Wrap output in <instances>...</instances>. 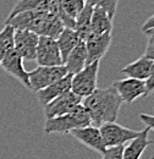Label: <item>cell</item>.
<instances>
[{
	"instance_id": "cell-1",
	"label": "cell",
	"mask_w": 154,
	"mask_h": 159,
	"mask_svg": "<svg viewBox=\"0 0 154 159\" xmlns=\"http://www.w3.org/2000/svg\"><path fill=\"white\" fill-rule=\"evenodd\" d=\"M122 103L114 86L97 88L92 94L82 99V105L88 111L92 125L97 127L105 122L116 121Z\"/></svg>"
},
{
	"instance_id": "cell-2",
	"label": "cell",
	"mask_w": 154,
	"mask_h": 159,
	"mask_svg": "<svg viewBox=\"0 0 154 159\" xmlns=\"http://www.w3.org/2000/svg\"><path fill=\"white\" fill-rule=\"evenodd\" d=\"M5 25L12 26L15 30H28L38 36L57 39L65 28L62 21L57 15L45 11H23L9 17Z\"/></svg>"
},
{
	"instance_id": "cell-3",
	"label": "cell",
	"mask_w": 154,
	"mask_h": 159,
	"mask_svg": "<svg viewBox=\"0 0 154 159\" xmlns=\"http://www.w3.org/2000/svg\"><path fill=\"white\" fill-rule=\"evenodd\" d=\"M91 124L92 122H91L89 114L81 103L71 113L64 114V115L57 116V118L45 119L44 132L48 134V135H50V134L69 135L72 130L88 126Z\"/></svg>"
},
{
	"instance_id": "cell-4",
	"label": "cell",
	"mask_w": 154,
	"mask_h": 159,
	"mask_svg": "<svg viewBox=\"0 0 154 159\" xmlns=\"http://www.w3.org/2000/svg\"><path fill=\"white\" fill-rule=\"evenodd\" d=\"M99 61L87 64L81 71L71 77V91L82 99L92 94L97 88Z\"/></svg>"
},
{
	"instance_id": "cell-5",
	"label": "cell",
	"mask_w": 154,
	"mask_h": 159,
	"mask_svg": "<svg viewBox=\"0 0 154 159\" xmlns=\"http://www.w3.org/2000/svg\"><path fill=\"white\" fill-rule=\"evenodd\" d=\"M69 72L64 65L59 66H38L37 69L28 72L29 79V89L37 92L45 88L47 86L62 79Z\"/></svg>"
},
{
	"instance_id": "cell-6",
	"label": "cell",
	"mask_w": 154,
	"mask_h": 159,
	"mask_svg": "<svg viewBox=\"0 0 154 159\" xmlns=\"http://www.w3.org/2000/svg\"><path fill=\"white\" fill-rule=\"evenodd\" d=\"M102 137L104 141L105 147H115V146H125L136 136H138L139 131L127 129L116 121L105 122L99 126Z\"/></svg>"
},
{
	"instance_id": "cell-7",
	"label": "cell",
	"mask_w": 154,
	"mask_h": 159,
	"mask_svg": "<svg viewBox=\"0 0 154 159\" xmlns=\"http://www.w3.org/2000/svg\"><path fill=\"white\" fill-rule=\"evenodd\" d=\"M36 61L39 66H59L62 65V58L59 50L57 39L39 36L36 50Z\"/></svg>"
},
{
	"instance_id": "cell-8",
	"label": "cell",
	"mask_w": 154,
	"mask_h": 159,
	"mask_svg": "<svg viewBox=\"0 0 154 159\" xmlns=\"http://www.w3.org/2000/svg\"><path fill=\"white\" fill-rule=\"evenodd\" d=\"M81 103H82V98L75 94L72 91L65 92L64 94L59 96L55 99L44 105V116L47 119L61 116L64 114H67L75 110V108Z\"/></svg>"
},
{
	"instance_id": "cell-9",
	"label": "cell",
	"mask_w": 154,
	"mask_h": 159,
	"mask_svg": "<svg viewBox=\"0 0 154 159\" xmlns=\"http://www.w3.org/2000/svg\"><path fill=\"white\" fill-rule=\"evenodd\" d=\"M39 36L28 30H15L14 49L23 60L34 61Z\"/></svg>"
},
{
	"instance_id": "cell-10",
	"label": "cell",
	"mask_w": 154,
	"mask_h": 159,
	"mask_svg": "<svg viewBox=\"0 0 154 159\" xmlns=\"http://www.w3.org/2000/svg\"><path fill=\"white\" fill-rule=\"evenodd\" d=\"M114 88L116 89L117 94L120 96V98L122 99L124 103L131 104L136 99H138L139 97H147V86H146V81L137 79H122L115 81L113 83Z\"/></svg>"
},
{
	"instance_id": "cell-11",
	"label": "cell",
	"mask_w": 154,
	"mask_h": 159,
	"mask_svg": "<svg viewBox=\"0 0 154 159\" xmlns=\"http://www.w3.org/2000/svg\"><path fill=\"white\" fill-rule=\"evenodd\" d=\"M111 32L103 34H89L84 40L87 50V64L100 61L111 45Z\"/></svg>"
},
{
	"instance_id": "cell-12",
	"label": "cell",
	"mask_w": 154,
	"mask_h": 159,
	"mask_svg": "<svg viewBox=\"0 0 154 159\" xmlns=\"http://www.w3.org/2000/svg\"><path fill=\"white\" fill-rule=\"evenodd\" d=\"M70 135H72L78 142H81L86 147L96 151L100 154L106 149L99 127H97L92 124L88 125V126H84V127H79V129L72 130L70 132Z\"/></svg>"
},
{
	"instance_id": "cell-13",
	"label": "cell",
	"mask_w": 154,
	"mask_h": 159,
	"mask_svg": "<svg viewBox=\"0 0 154 159\" xmlns=\"http://www.w3.org/2000/svg\"><path fill=\"white\" fill-rule=\"evenodd\" d=\"M0 66L2 67V70L5 72H7L9 75L17 79L26 88L29 89L28 72L26 71V69L23 66V59L15 52V49H12L4 59L1 60Z\"/></svg>"
},
{
	"instance_id": "cell-14",
	"label": "cell",
	"mask_w": 154,
	"mask_h": 159,
	"mask_svg": "<svg viewBox=\"0 0 154 159\" xmlns=\"http://www.w3.org/2000/svg\"><path fill=\"white\" fill-rule=\"evenodd\" d=\"M71 77H72V75L71 74H67L62 79L58 80L57 82L47 86L43 89L37 91L36 94H37V98L40 102V104L44 107L45 104H48L49 102L55 99L57 97L64 94L65 92L71 91Z\"/></svg>"
},
{
	"instance_id": "cell-15",
	"label": "cell",
	"mask_w": 154,
	"mask_h": 159,
	"mask_svg": "<svg viewBox=\"0 0 154 159\" xmlns=\"http://www.w3.org/2000/svg\"><path fill=\"white\" fill-rule=\"evenodd\" d=\"M154 66V61L146 57H141L137 60L132 61L131 64L126 65L122 70H121V74L126 75L127 77H131V79H137V80H142V81H146V80L149 77L152 70H153Z\"/></svg>"
},
{
	"instance_id": "cell-16",
	"label": "cell",
	"mask_w": 154,
	"mask_h": 159,
	"mask_svg": "<svg viewBox=\"0 0 154 159\" xmlns=\"http://www.w3.org/2000/svg\"><path fill=\"white\" fill-rule=\"evenodd\" d=\"M149 129L146 127L144 130L139 131L138 136L129 142L127 146H124L122 159H139L146 148L151 144V141L148 139Z\"/></svg>"
},
{
	"instance_id": "cell-17",
	"label": "cell",
	"mask_w": 154,
	"mask_h": 159,
	"mask_svg": "<svg viewBox=\"0 0 154 159\" xmlns=\"http://www.w3.org/2000/svg\"><path fill=\"white\" fill-rule=\"evenodd\" d=\"M86 65H87L86 44L83 40H79L78 44L72 49V52L69 54V57L64 61V66L66 67L69 74L75 75L78 71H81Z\"/></svg>"
},
{
	"instance_id": "cell-18",
	"label": "cell",
	"mask_w": 154,
	"mask_h": 159,
	"mask_svg": "<svg viewBox=\"0 0 154 159\" xmlns=\"http://www.w3.org/2000/svg\"><path fill=\"white\" fill-rule=\"evenodd\" d=\"M113 32V19L98 6H93L92 19H91V34H103Z\"/></svg>"
},
{
	"instance_id": "cell-19",
	"label": "cell",
	"mask_w": 154,
	"mask_h": 159,
	"mask_svg": "<svg viewBox=\"0 0 154 159\" xmlns=\"http://www.w3.org/2000/svg\"><path fill=\"white\" fill-rule=\"evenodd\" d=\"M92 12H93V6L89 5L88 2L84 4L83 9L79 11V14L75 19V32L77 33L79 40L87 39V37L91 34V19H92Z\"/></svg>"
},
{
	"instance_id": "cell-20",
	"label": "cell",
	"mask_w": 154,
	"mask_h": 159,
	"mask_svg": "<svg viewBox=\"0 0 154 159\" xmlns=\"http://www.w3.org/2000/svg\"><path fill=\"white\" fill-rule=\"evenodd\" d=\"M78 42H79V38L74 28L65 27L62 32L59 34V37L57 38V43H58L59 50L62 58V65L66 58L69 57V54L72 52V49L78 44Z\"/></svg>"
},
{
	"instance_id": "cell-21",
	"label": "cell",
	"mask_w": 154,
	"mask_h": 159,
	"mask_svg": "<svg viewBox=\"0 0 154 159\" xmlns=\"http://www.w3.org/2000/svg\"><path fill=\"white\" fill-rule=\"evenodd\" d=\"M14 32L15 28L10 25H5L0 31V62L14 49Z\"/></svg>"
},
{
	"instance_id": "cell-22",
	"label": "cell",
	"mask_w": 154,
	"mask_h": 159,
	"mask_svg": "<svg viewBox=\"0 0 154 159\" xmlns=\"http://www.w3.org/2000/svg\"><path fill=\"white\" fill-rule=\"evenodd\" d=\"M86 2H88V4L92 5V6L102 7V9L109 15V17L114 20L119 0H86Z\"/></svg>"
},
{
	"instance_id": "cell-23",
	"label": "cell",
	"mask_w": 154,
	"mask_h": 159,
	"mask_svg": "<svg viewBox=\"0 0 154 159\" xmlns=\"http://www.w3.org/2000/svg\"><path fill=\"white\" fill-rule=\"evenodd\" d=\"M122 152H124V146L108 147L102 153V159H122Z\"/></svg>"
},
{
	"instance_id": "cell-24",
	"label": "cell",
	"mask_w": 154,
	"mask_h": 159,
	"mask_svg": "<svg viewBox=\"0 0 154 159\" xmlns=\"http://www.w3.org/2000/svg\"><path fill=\"white\" fill-rule=\"evenodd\" d=\"M143 57L154 61V36H148V42H147Z\"/></svg>"
},
{
	"instance_id": "cell-25",
	"label": "cell",
	"mask_w": 154,
	"mask_h": 159,
	"mask_svg": "<svg viewBox=\"0 0 154 159\" xmlns=\"http://www.w3.org/2000/svg\"><path fill=\"white\" fill-rule=\"evenodd\" d=\"M139 119L149 130L154 131V114H139Z\"/></svg>"
},
{
	"instance_id": "cell-26",
	"label": "cell",
	"mask_w": 154,
	"mask_h": 159,
	"mask_svg": "<svg viewBox=\"0 0 154 159\" xmlns=\"http://www.w3.org/2000/svg\"><path fill=\"white\" fill-rule=\"evenodd\" d=\"M146 86H147V93L148 94H151L152 92H154V66L151 75H149V77L146 80Z\"/></svg>"
},
{
	"instance_id": "cell-27",
	"label": "cell",
	"mask_w": 154,
	"mask_h": 159,
	"mask_svg": "<svg viewBox=\"0 0 154 159\" xmlns=\"http://www.w3.org/2000/svg\"><path fill=\"white\" fill-rule=\"evenodd\" d=\"M151 28H154V15H152L151 17H148L147 21L143 23L142 26V31H147V30H151Z\"/></svg>"
},
{
	"instance_id": "cell-28",
	"label": "cell",
	"mask_w": 154,
	"mask_h": 159,
	"mask_svg": "<svg viewBox=\"0 0 154 159\" xmlns=\"http://www.w3.org/2000/svg\"><path fill=\"white\" fill-rule=\"evenodd\" d=\"M146 36H154V28H151V30H147L143 32Z\"/></svg>"
},
{
	"instance_id": "cell-29",
	"label": "cell",
	"mask_w": 154,
	"mask_h": 159,
	"mask_svg": "<svg viewBox=\"0 0 154 159\" xmlns=\"http://www.w3.org/2000/svg\"><path fill=\"white\" fill-rule=\"evenodd\" d=\"M151 144H153L154 146V141H151Z\"/></svg>"
},
{
	"instance_id": "cell-30",
	"label": "cell",
	"mask_w": 154,
	"mask_h": 159,
	"mask_svg": "<svg viewBox=\"0 0 154 159\" xmlns=\"http://www.w3.org/2000/svg\"><path fill=\"white\" fill-rule=\"evenodd\" d=\"M151 159H154V154L152 156V157H151Z\"/></svg>"
},
{
	"instance_id": "cell-31",
	"label": "cell",
	"mask_w": 154,
	"mask_h": 159,
	"mask_svg": "<svg viewBox=\"0 0 154 159\" xmlns=\"http://www.w3.org/2000/svg\"><path fill=\"white\" fill-rule=\"evenodd\" d=\"M153 114H154V108H153Z\"/></svg>"
}]
</instances>
